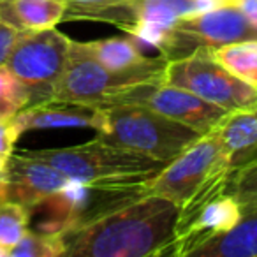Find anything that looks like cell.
<instances>
[{
  "mask_svg": "<svg viewBox=\"0 0 257 257\" xmlns=\"http://www.w3.org/2000/svg\"><path fill=\"white\" fill-rule=\"evenodd\" d=\"M180 208L168 197L143 194L65 232L69 257L164 255Z\"/></svg>",
  "mask_w": 257,
  "mask_h": 257,
  "instance_id": "obj_1",
  "label": "cell"
},
{
  "mask_svg": "<svg viewBox=\"0 0 257 257\" xmlns=\"http://www.w3.org/2000/svg\"><path fill=\"white\" fill-rule=\"evenodd\" d=\"M48 162L74 182L111 190H140L168 166L141 152L97 140L71 148L23 152Z\"/></svg>",
  "mask_w": 257,
  "mask_h": 257,
  "instance_id": "obj_2",
  "label": "cell"
},
{
  "mask_svg": "<svg viewBox=\"0 0 257 257\" xmlns=\"http://www.w3.org/2000/svg\"><path fill=\"white\" fill-rule=\"evenodd\" d=\"M97 138L118 147L141 152L162 162H171L203 134L140 104L100 106Z\"/></svg>",
  "mask_w": 257,
  "mask_h": 257,
  "instance_id": "obj_3",
  "label": "cell"
},
{
  "mask_svg": "<svg viewBox=\"0 0 257 257\" xmlns=\"http://www.w3.org/2000/svg\"><path fill=\"white\" fill-rule=\"evenodd\" d=\"M231 175L208 183L180 206L175 234L164 255L189 257L217 236L227 232L241 217V204L227 190Z\"/></svg>",
  "mask_w": 257,
  "mask_h": 257,
  "instance_id": "obj_4",
  "label": "cell"
},
{
  "mask_svg": "<svg viewBox=\"0 0 257 257\" xmlns=\"http://www.w3.org/2000/svg\"><path fill=\"white\" fill-rule=\"evenodd\" d=\"M232 173V157L224 150L218 128L203 134L143 187V194H157L182 206L213 180Z\"/></svg>",
  "mask_w": 257,
  "mask_h": 257,
  "instance_id": "obj_5",
  "label": "cell"
},
{
  "mask_svg": "<svg viewBox=\"0 0 257 257\" xmlns=\"http://www.w3.org/2000/svg\"><path fill=\"white\" fill-rule=\"evenodd\" d=\"M162 81L189 90L227 111L245 109L257 104V88L231 74L211 57L210 50H196L185 57L168 60Z\"/></svg>",
  "mask_w": 257,
  "mask_h": 257,
  "instance_id": "obj_6",
  "label": "cell"
},
{
  "mask_svg": "<svg viewBox=\"0 0 257 257\" xmlns=\"http://www.w3.org/2000/svg\"><path fill=\"white\" fill-rule=\"evenodd\" d=\"M166 65L140 69V71L111 72L97 60H93L83 50L81 44L72 41L67 64H65L60 79L53 86L50 99L65 100V102H81L90 104V106H104L107 97L123 90L125 86L162 79Z\"/></svg>",
  "mask_w": 257,
  "mask_h": 257,
  "instance_id": "obj_7",
  "label": "cell"
},
{
  "mask_svg": "<svg viewBox=\"0 0 257 257\" xmlns=\"http://www.w3.org/2000/svg\"><path fill=\"white\" fill-rule=\"evenodd\" d=\"M71 43L57 29L27 30L11 51L6 67L30 88L32 102L48 100L69 58Z\"/></svg>",
  "mask_w": 257,
  "mask_h": 257,
  "instance_id": "obj_8",
  "label": "cell"
},
{
  "mask_svg": "<svg viewBox=\"0 0 257 257\" xmlns=\"http://www.w3.org/2000/svg\"><path fill=\"white\" fill-rule=\"evenodd\" d=\"M118 102L140 104V106L150 107L171 120L189 125L201 134L210 133L229 113L224 107L208 102L190 93L189 90L168 85L162 79L125 86L123 90L107 97L104 106Z\"/></svg>",
  "mask_w": 257,
  "mask_h": 257,
  "instance_id": "obj_9",
  "label": "cell"
},
{
  "mask_svg": "<svg viewBox=\"0 0 257 257\" xmlns=\"http://www.w3.org/2000/svg\"><path fill=\"white\" fill-rule=\"evenodd\" d=\"M234 4L232 0H134L136 23L128 34L140 43L161 48L168 32L183 18Z\"/></svg>",
  "mask_w": 257,
  "mask_h": 257,
  "instance_id": "obj_10",
  "label": "cell"
},
{
  "mask_svg": "<svg viewBox=\"0 0 257 257\" xmlns=\"http://www.w3.org/2000/svg\"><path fill=\"white\" fill-rule=\"evenodd\" d=\"M9 173V196L8 199L16 201L27 208L41 203L46 197L58 194L72 182L67 175L57 168L16 152L8 161Z\"/></svg>",
  "mask_w": 257,
  "mask_h": 257,
  "instance_id": "obj_11",
  "label": "cell"
},
{
  "mask_svg": "<svg viewBox=\"0 0 257 257\" xmlns=\"http://www.w3.org/2000/svg\"><path fill=\"white\" fill-rule=\"evenodd\" d=\"M13 120L20 134L27 131L62 127H90L95 131L100 121V106L48 99L29 104L16 113Z\"/></svg>",
  "mask_w": 257,
  "mask_h": 257,
  "instance_id": "obj_12",
  "label": "cell"
},
{
  "mask_svg": "<svg viewBox=\"0 0 257 257\" xmlns=\"http://www.w3.org/2000/svg\"><path fill=\"white\" fill-rule=\"evenodd\" d=\"M81 48L99 62L102 67L111 72H127L140 71V69L162 67L168 64L166 57L148 58L140 51L138 39L131 37H109V39L90 41V43H79Z\"/></svg>",
  "mask_w": 257,
  "mask_h": 257,
  "instance_id": "obj_13",
  "label": "cell"
},
{
  "mask_svg": "<svg viewBox=\"0 0 257 257\" xmlns=\"http://www.w3.org/2000/svg\"><path fill=\"white\" fill-rule=\"evenodd\" d=\"M65 11L67 0H0V20L23 32L53 29Z\"/></svg>",
  "mask_w": 257,
  "mask_h": 257,
  "instance_id": "obj_14",
  "label": "cell"
},
{
  "mask_svg": "<svg viewBox=\"0 0 257 257\" xmlns=\"http://www.w3.org/2000/svg\"><path fill=\"white\" fill-rule=\"evenodd\" d=\"M197 257H257V204L241 208L239 220L194 252Z\"/></svg>",
  "mask_w": 257,
  "mask_h": 257,
  "instance_id": "obj_15",
  "label": "cell"
},
{
  "mask_svg": "<svg viewBox=\"0 0 257 257\" xmlns=\"http://www.w3.org/2000/svg\"><path fill=\"white\" fill-rule=\"evenodd\" d=\"M64 20H97L131 30L136 23L134 0H67Z\"/></svg>",
  "mask_w": 257,
  "mask_h": 257,
  "instance_id": "obj_16",
  "label": "cell"
},
{
  "mask_svg": "<svg viewBox=\"0 0 257 257\" xmlns=\"http://www.w3.org/2000/svg\"><path fill=\"white\" fill-rule=\"evenodd\" d=\"M224 150L234 161L257 147V104L245 109L229 111L227 116L217 125Z\"/></svg>",
  "mask_w": 257,
  "mask_h": 257,
  "instance_id": "obj_17",
  "label": "cell"
},
{
  "mask_svg": "<svg viewBox=\"0 0 257 257\" xmlns=\"http://www.w3.org/2000/svg\"><path fill=\"white\" fill-rule=\"evenodd\" d=\"M210 53L231 74L257 88V39L222 44L210 50Z\"/></svg>",
  "mask_w": 257,
  "mask_h": 257,
  "instance_id": "obj_18",
  "label": "cell"
},
{
  "mask_svg": "<svg viewBox=\"0 0 257 257\" xmlns=\"http://www.w3.org/2000/svg\"><path fill=\"white\" fill-rule=\"evenodd\" d=\"M64 234L57 232H36L30 231L9 250V257H58L65 255Z\"/></svg>",
  "mask_w": 257,
  "mask_h": 257,
  "instance_id": "obj_19",
  "label": "cell"
},
{
  "mask_svg": "<svg viewBox=\"0 0 257 257\" xmlns=\"http://www.w3.org/2000/svg\"><path fill=\"white\" fill-rule=\"evenodd\" d=\"M29 208L16 201H0V246L9 250L29 232Z\"/></svg>",
  "mask_w": 257,
  "mask_h": 257,
  "instance_id": "obj_20",
  "label": "cell"
},
{
  "mask_svg": "<svg viewBox=\"0 0 257 257\" xmlns=\"http://www.w3.org/2000/svg\"><path fill=\"white\" fill-rule=\"evenodd\" d=\"M32 102V93L6 65H0V118H13Z\"/></svg>",
  "mask_w": 257,
  "mask_h": 257,
  "instance_id": "obj_21",
  "label": "cell"
},
{
  "mask_svg": "<svg viewBox=\"0 0 257 257\" xmlns=\"http://www.w3.org/2000/svg\"><path fill=\"white\" fill-rule=\"evenodd\" d=\"M227 190L236 197L241 208L257 204V161L232 169Z\"/></svg>",
  "mask_w": 257,
  "mask_h": 257,
  "instance_id": "obj_22",
  "label": "cell"
},
{
  "mask_svg": "<svg viewBox=\"0 0 257 257\" xmlns=\"http://www.w3.org/2000/svg\"><path fill=\"white\" fill-rule=\"evenodd\" d=\"M20 136L13 118H0V164H8Z\"/></svg>",
  "mask_w": 257,
  "mask_h": 257,
  "instance_id": "obj_23",
  "label": "cell"
},
{
  "mask_svg": "<svg viewBox=\"0 0 257 257\" xmlns=\"http://www.w3.org/2000/svg\"><path fill=\"white\" fill-rule=\"evenodd\" d=\"M23 30L9 25V23L0 20V65H6L11 51L15 50L16 43L22 37Z\"/></svg>",
  "mask_w": 257,
  "mask_h": 257,
  "instance_id": "obj_24",
  "label": "cell"
},
{
  "mask_svg": "<svg viewBox=\"0 0 257 257\" xmlns=\"http://www.w3.org/2000/svg\"><path fill=\"white\" fill-rule=\"evenodd\" d=\"M234 4L245 15L250 25L257 30V0H234Z\"/></svg>",
  "mask_w": 257,
  "mask_h": 257,
  "instance_id": "obj_25",
  "label": "cell"
},
{
  "mask_svg": "<svg viewBox=\"0 0 257 257\" xmlns=\"http://www.w3.org/2000/svg\"><path fill=\"white\" fill-rule=\"evenodd\" d=\"M9 196V173L8 164H0V201H6Z\"/></svg>",
  "mask_w": 257,
  "mask_h": 257,
  "instance_id": "obj_26",
  "label": "cell"
},
{
  "mask_svg": "<svg viewBox=\"0 0 257 257\" xmlns=\"http://www.w3.org/2000/svg\"><path fill=\"white\" fill-rule=\"evenodd\" d=\"M255 161H257V147H253L252 150H248L246 154L239 155V157H236L234 161H232V169L241 168V166L250 164V162H255Z\"/></svg>",
  "mask_w": 257,
  "mask_h": 257,
  "instance_id": "obj_27",
  "label": "cell"
},
{
  "mask_svg": "<svg viewBox=\"0 0 257 257\" xmlns=\"http://www.w3.org/2000/svg\"><path fill=\"white\" fill-rule=\"evenodd\" d=\"M0 257H9V252L6 248H2V246H0Z\"/></svg>",
  "mask_w": 257,
  "mask_h": 257,
  "instance_id": "obj_28",
  "label": "cell"
},
{
  "mask_svg": "<svg viewBox=\"0 0 257 257\" xmlns=\"http://www.w3.org/2000/svg\"><path fill=\"white\" fill-rule=\"evenodd\" d=\"M232 2H234V0H232Z\"/></svg>",
  "mask_w": 257,
  "mask_h": 257,
  "instance_id": "obj_29",
  "label": "cell"
}]
</instances>
